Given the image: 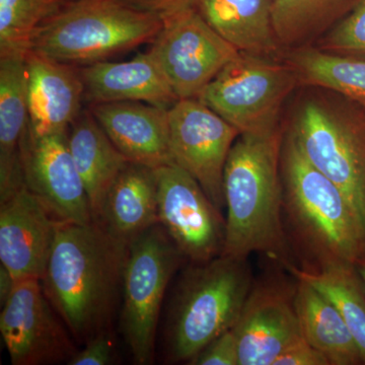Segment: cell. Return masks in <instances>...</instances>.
I'll return each mask as SVG.
<instances>
[{
	"instance_id": "cell-31",
	"label": "cell",
	"mask_w": 365,
	"mask_h": 365,
	"mask_svg": "<svg viewBox=\"0 0 365 365\" xmlns=\"http://www.w3.org/2000/svg\"><path fill=\"white\" fill-rule=\"evenodd\" d=\"M273 365H330L326 357L304 337L287 348Z\"/></svg>"
},
{
	"instance_id": "cell-4",
	"label": "cell",
	"mask_w": 365,
	"mask_h": 365,
	"mask_svg": "<svg viewBox=\"0 0 365 365\" xmlns=\"http://www.w3.org/2000/svg\"><path fill=\"white\" fill-rule=\"evenodd\" d=\"M163 19L123 0H71L41 26L30 51L85 66L153 42Z\"/></svg>"
},
{
	"instance_id": "cell-11",
	"label": "cell",
	"mask_w": 365,
	"mask_h": 365,
	"mask_svg": "<svg viewBox=\"0 0 365 365\" xmlns=\"http://www.w3.org/2000/svg\"><path fill=\"white\" fill-rule=\"evenodd\" d=\"M169 126L173 163L191 175L222 210L225 163L241 133L198 98H184L173 105Z\"/></svg>"
},
{
	"instance_id": "cell-23",
	"label": "cell",
	"mask_w": 365,
	"mask_h": 365,
	"mask_svg": "<svg viewBox=\"0 0 365 365\" xmlns=\"http://www.w3.org/2000/svg\"><path fill=\"white\" fill-rule=\"evenodd\" d=\"M297 280L294 304L304 339L330 365L364 364L359 346L338 309L306 281Z\"/></svg>"
},
{
	"instance_id": "cell-13",
	"label": "cell",
	"mask_w": 365,
	"mask_h": 365,
	"mask_svg": "<svg viewBox=\"0 0 365 365\" xmlns=\"http://www.w3.org/2000/svg\"><path fill=\"white\" fill-rule=\"evenodd\" d=\"M68 132V131H67ZM66 133L30 139L23 155L25 185L58 222H93L83 180Z\"/></svg>"
},
{
	"instance_id": "cell-1",
	"label": "cell",
	"mask_w": 365,
	"mask_h": 365,
	"mask_svg": "<svg viewBox=\"0 0 365 365\" xmlns=\"http://www.w3.org/2000/svg\"><path fill=\"white\" fill-rule=\"evenodd\" d=\"M129 244L101 223L59 222L43 276V289L74 339L88 342L107 332Z\"/></svg>"
},
{
	"instance_id": "cell-22",
	"label": "cell",
	"mask_w": 365,
	"mask_h": 365,
	"mask_svg": "<svg viewBox=\"0 0 365 365\" xmlns=\"http://www.w3.org/2000/svg\"><path fill=\"white\" fill-rule=\"evenodd\" d=\"M274 0H198L197 11L240 52L269 56L280 44L274 32Z\"/></svg>"
},
{
	"instance_id": "cell-30",
	"label": "cell",
	"mask_w": 365,
	"mask_h": 365,
	"mask_svg": "<svg viewBox=\"0 0 365 365\" xmlns=\"http://www.w3.org/2000/svg\"><path fill=\"white\" fill-rule=\"evenodd\" d=\"M69 365H109L113 364V347L107 332L98 334L86 347L67 362Z\"/></svg>"
},
{
	"instance_id": "cell-5",
	"label": "cell",
	"mask_w": 365,
	"mask_h": 365,
	"mask_svg": "<svg viewBox=\"0 0 365 365\" xmlns=\"http://www.w3.org/2000/svg\"><path fill=\"white\" fill-rule=\"evenodd\" d=\"M247 260L220 255L185 274L168 326L172 361H191L211 341L234 328L252 290Z\"/></svg>"
},
{
	"instance_id": "cell-15",
	"label": "cell",
	"mask_w": 365,
	"mask_h": 365,
	"mask_svg": "<svg viewBox=\"0 0 365 365\" xmlns=\"http://www.w3.org/2000/svg\"><path fill=\"white\" fill-rule=\"evenodd\" d=\"M294 290L275 285L252 288L234 331L239 365H273L287 348L302 339L294 304Z\"/></svg>"
},
{
	"instance_id": "cell-21",
	"label": "cell",
	"mask_w": 365,
	"mask_h": 365,
	"mask_svg": "<svg viewBox=\"0 0 365 365\" xmlns=\"http://www.w3.org/2000/svg\"><path fill=\"white\" fill-rule=\"evenodd\" d=\"M69 150L83 180L93 222H100L106 196L128 160L86 108L67 132Z\"/></svg>"
},
{
	"instance_id": "cell-28",
	"label": "cell",
	"mask_w": 365,
	"mask_h": 365,
	"mask_svg": "<svg viewBox=\"0 0 365 365\" xmlns=\"http://www.w3.org/2000/svg\"><path fill=\"white\" fill-rule=\"evenodd\" d=\"M318 48L343 56L365 58V0H355L350 11L324 36Z\"/></svg>"
},
{
	"instance_id": "cell-2",
	"label": "cell",
	"mask_w": 365,
	"mask_h": 365,
	"mask_svg": "<svg viewBox=\"0 0 365 365\" xmlns=\"http://www.w3.org/2000/svg\"><path fill=\"white\" fill-rule=\"evenodd\" d=\"M279 129L240 134L223 174L227 207L223 256L248 259L264 253L283 260L287 242L283 228Z\"/></svg>"
},
{
	"instance_id": "cell-10",
	"label": "cell",
	"mask_w": 365,
	"mask_h": 365,
	"mask_svg": "<svg viewBox=\"0 0 365 365\" xmlns=\"http://www.w3.org/2000/svg\"><path fill=\"white\" fill-rule=\"evenodd\" d=\"M158 223L194 263L222 254L225 222L198 182L175 163L155 169Z\"/></svg>"
},
{
	"instance_id": "cell-20",
	"label": "cell",
	"mask_w": 365,
	"mask_h": 365,
	"mask_svg": "<svg viewBox=\"0 0 365 365\" xmlns=\"http://www.w3.org/2000/svg\"><path fill=\"white\" fill-rule=\"evenodd\" d=\"M98 223L128 242L160 225L155 169L127 163L106 196Z\"/></svg>"
},
{
	"instance_id": "cell-34",
	"label": "cell",
	"mask_w": 365,
	"mask_h": 365,
	"mask_svg": "<svg viewBox=\"0 0 365 365\" xmlns=\"http://www.w3.org/2000/svg\"><path fill=\"white\" fill-rule=\"evenodd\" d=\"M355 265H356L357 269H359L360 275H361L365 284V258L360 259V260L357 261V263L355 264Z\"/></svg>"
},
{
	"instance_id": "cell-14",
	"label": "cell",
	"mask_w": 365,
	"mask_h": 365,
	"mask_svg": "<svg viewBox=\"0 0 365 365\" xmlns=\"http://www.w3.org/2000/svg\"><path fill=\"white\" fill-rule=\"evenodd\" d=\"M58 222L26 186L0 200V261L14 279H42Z\"/></svg>"
},
{
	"instance_id": "cell-8",
	"label": "cell",
	"mask_w": 365,
	"mask_h": 365,
	"mask_svg": "<svg viewBox=\"0 0 365 365\" xmlns=\"http://www.w3.org/2000/svg\"><path fill=\"white\" fill-rule=\"evenodd\" d=\"M179 256L162 225L150 227L129 244L121 324L136 364H153L160 307Z\"/></svg>"
},
{
	"instance_id": "cell-12",
	"label": "cell",
	"mask_w": 365,
	"mask_h": 365,
	"mask_svg": "<svg viewBox=\"0 0 365 365\" xmlns=\"http://www.w3.org/2000/svg\"><path fill=\"white\" fill-rule=\"evenodd\" d=\"M36 278L16 281L0 314V331L14 365L69 361L76 354L68 334Z\"/></svg>"
},
{
	"instance_id": "cell-16",
	"label": "cell",
	"mask_w": 365,
	"mask_h": 365,
	"mask_svg": "<svg viewBox=\"0 0 365 365\" xmlns=\"http://www.w3.org/2000/svg\"><path fill=\"white\" fill-rule=\"evenodd\" d=\"M29 136L66 133L83 112L85 88L79 67L29 51Z\"/></svg>"
},
{
	"instance_id": "cell-35",
	"label": "cell",
	"mask_w": 365,
	"mask_h": 365,
	"mask_svg": "<svg viewBox=\"0 0 365 365\" xmlns=\"http://www.w3.org/2000/svg\"><path fill=\"white\" fill-rule=\"evenodd\" d=\"M67 1H71V0H66V2H67Z\"/></svg>"
},
{
	"instance_id": "cell-3",
	"label": "cell",
	"mask_w": 365,
	"mask_h": 365,
	"mask_svg": "<svg viewBox=\"0 0 365 365\" xmlns=\"http://www.w3.org/2000/svg\"><path fill=\"white\" fill-rule=\"evenodd\" d=\"M283 213L309 265L365 258V230L343 192L309 163L288 134L281 150Z\"/></svg>"
},
{
	"instance_id": "cell-17",
	"label": "cell",
	"mask_w": 365,
	"mask_h": 365,
	"mask_svg": "<svg viewBox=\"0 0 365 365\" xmlns=\"http://www.w3.org/2000/svg\"><path fill=\"white\" fill-rule=\"evenodd\" d=\"M88 109L128 162L153 169L173 163L169 109L143 102H115Z\"/></svg>"
},
{
	"instance_id": "cell-32",
	"label": "cell",
	"mask_w": 365,
	"mask_h": 365,
	"mask_svg": "<svg viewBox=\"0 0 365 365\" xmlns=\"http://www.w3.org/2000/svg\"><path fill=\"white\" fill-rule=\"evenodd\" d=\"M123 1L139 11L155 14L163 20L187 9H195L198 4V0H123Z\"/></svg>"
},
{
	"instance_id": "cell-7",
	"label": "cell",
	"mask_w": 365,
	"mask_h": 365,
	"mask_svg": "<svg viewBox=\"0 0 365 365\" xmlns=\"http://www.w3.org/2000/svg\"><path fill=\"white\" fill-rule=\"evenodd\" d=\"M297 83L289 64L240 52L197 98L241 134L270 133L278 130L281 107Z\"/></svg>"
},
{
	"instance_id": "cell-27",
	"label": "cell",
	"mask_w": 365,
	"mask_h": 365,
	"mask_svg": "<svg viewBox=\"0 0 365 365\" xmlns=\"http://www.w3.org/2000/svg\"><path fill=\"white\" fill-rule=\"evenodd\" d=\"M66 0H0V57L26 55L43 24Z\"/></svg>"
},
{
	"instance_id": "cell-25",
	"label": "cell",
	"mask_w": 365,
	"mask_h": 365,
	"mask_svg": "<svg viewBox=\"0 0 365 365\" xmlns=\"http://www.w3.org/2000/svg\"><path fill=\"white\" fill-rule=\"evenodd\" d=\"M287 63L299 83L332 91L365 109V58L304 46L295 48Z\"/></svg>"
},
{
	"instance_id": "cell-33",
	"label": "cell",
	"mask_w": 365,
	"mask_h": 365,
	"mask_svg": "<svg viewBox=\"0 0 365 365\" xmlns=\"http://www.w3.org/2000/svg\"><path fill=\"white\" fill-rule=\"evenodd\" d=\"M16 280L2 264H0V304L4 306L9 295L13 292Z\"/></svg>"
},
{
	"instance_id": "cell-9",
	"label": "cell",
	"mask_w": 365,
	"mask_h": 365,
	"mask_svg": "<svg viewBox=\"0 0 365 365\" xmlns=\"http://www.w3.org/2000/svg\"><path fill=\"white\" fill-rule=\"evenodd\" d=\"M163 21L148 51L179 100L197 98L240 51L208 25L196 7Z\"/></svg>"
},
{
	"instance_id": "cell-26",
	"label": "cell",
	"mask_w": 365,
	"mask_h": 365,
	"mask_svg": "<svg viewBox=\"0 0 365 365\" xmlns=\"http://www.w3.org/2000/svg\"><path fill=\"white\" fill-rule=\"evenodd\" d=\"M355 0H274L272 23L280 46L299 48L328 32Z\"/></svg>"
},
{
	"instance_id": "cell-19",
	"label": "cell",
	"mask_w": 365,
	"mask_h": 365,
	"mask_svg": "<svg viewBox=\"0 0 365 365\" xmlns=\"http://www.w3.org/2000/svg\"><path fill=\"white\" fill-rule=\"evenodd\" d=\"M26 55L0 57V200L26 186L23 153L30 123Z\"/></svg>"
},
{
	"instance_id": "cell-24",
	"label": "cell",
	"mask_w": 365,
	"mask_h": 365,
	"mask_svg": "<svg viewBox=\"0 0 365 365\" xmlns=\"http://www.w3.org/2000/svg\"><path fill=\"white\" fill-rule=\"evenodd\" d=\"M285 265L297 279L306 281L332 302L359 346L365 364V284L356 265L339 263L319 269Z\"/></svg>"
},
{
	"instance_id": "cell-6",
	"label": "cell",
	"mask_w": 365,
	"mask_h": 365,
	"mask_svg": "<svg viewBox=\"0 0 365 365\" xmlns=\"http://www.w3.org/2000/svg\"><path fill=\"white\" fill-rule=\"evenodd\" d=\"M339 97L307 98L288 134L309 163L343 192L365 230V109Z\"/></svg>"
},
{
	"instance_id": "cell-18",
	"label": "cell",
	"mask_w": 365,
	"mask_h": 365,
	"mask_svg": "<svg viewBox=\"0 0 365 365\" xmlns=\"http://www.w3.org/2000/svg\"><path fill=\"white\" fill-rule=\"evenodd\" d=\"M85 103L143 102L170 109L179 98L150 51L128 61L109 60L79 67Z\"/></svg>"
},
{
	"instance_id": "cell-29",
	"label": "cell",
	"mask_w": 365,
	"mask_h": 365,
	"mask_svg": "<svg viewBox=\"0 0 365 365\" xmlns=\"http://www.w3.org/2000/svg\"><path fill=\"white\" fill-rule=\"evenodd\" d=\"M189 364L239 365V349L232 329L211 341Z\"/></svg>"
}]
</instances>
